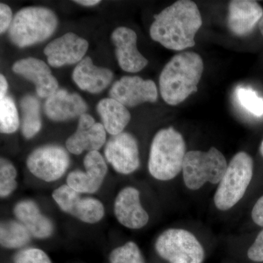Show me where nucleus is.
I'll return each mask as SVG.
<instances>
[{"label":"nucleus","instance_id":"nucleus-6","mask_svg":"<svg viewBox=\"0 0 263 263\" xmlns=\"http://www.w3.org/2000/svg\"><path fill=\"white\" fill-rule=\"evenodd\" d=\"M224 155L215 147L207 152L190 151L183 161V182L191 190H198L205 183L220 182L228 168Z\"/></svg>","mask_w":263,"mask_h":263},{"label":"nucleus","instance_id":"nucleus-24","mask_svg":"<svg viewBox=\"0 0 263 263\" xmlns=\"http://www.w3.org/2000/svg\"><path fill=\"white\" fill-rule=\"evenodd\" d=\"M31 233L19 221H2L0 226V243L7 249H18L27 245Z\"/></svg>","mask_w":263,"mask_h":263},{"label":"nucleus","instance_id":"nucleus-30","mask_svg":"<svg viewBox=\"0 0 263 263\" xmlns=\"http://www.w3.org/2000/svg\"><path fill=\"white\" fill-rule=\"evenodd\" d=\"M248 257L254 262H263V230L256 238L247 252Z\"/></svg>","mask_w":263,"mask_h":263},{"label":"nucleus","instance_id":"nucleus-8","mask_svg":"<svg viewBox=\"0 0 263 263\" xmlns=\"http://www.w3.org/2000/svg\"><path fill=\"white\" fill-rule=\"evenodd\" d=\"M70 164L68 152L57 145L39 147L33 151L27 160L29 172L46 182H53L62 178Z\"/></svg>","mask_w":263,"mask_h":263},{"label":"nucleus","instance_id":"nucleus-33","mask_svg":"<svg viewBox=\"0 0 263 263\" xmlns=\"http://www.w3.org/2000/svg\"><path fill=\"white\" fill-rule=\"evenodd\" d=\"M8 84L3 74L0 75V99L5 98L8 93Z\"/></svg>","mask_w":263,"mask_h":263},{"label":"nucleus","instance_id":"nucleus-11","mask_svg":"<svg viewBox=\"0 0 263 263\" xmlns=\"http://www.w3.org/2000/svg\"><path fill=\"white\" fill-rule=\"evenodd\" d=\"M85 171H72L67 177V185L80 194L97 193L108 174V165L98 151L89 152L84 160Z\"/></svg>","mask_w":263,"mask_h":263},{"label":"nucleus","instance_id":"nucleus-10","mask_svg":"<svg viewBox=\"0 0 263 263\" xmlns=\"http://www.w3.org/2000/svg\"><path fill=\"white\" fill-rule=\"evenodd\" d=\"M104 154L107 162L119 174L129 175L139 168L138 142L130 133L123 132L112 136L105 144Z\"/></svg>","mask_w":263,"mask_h":263},{"label":"nucleus","instance_id":"nucleus-20","mask_svg":"<svg viewBox=\"0 0 263 263\" xmlns=\"http://www.w3.org/2000/svg\"><path fill=\"white\" fill-rule=\"evenodd\" d=\"M114 73L108 68L98 67L89 57H86L74 69L72 80L83 91L91 94L101 92L111 83Z\"/></svg>","mask_w":263,"mask_h":263},{"label":"nucleus","instance_id":"nucleus-32","mask_svg":"<svg viewBox=\"0 0 263 263\" xmlns=\"http://www.w3.org/2000/svg\"><path fill=\"white\" fill-rule=\"evenodd\" d=\"M252 218L255 224L263 227V195L254 204L252 211Z\"/></svg>","mask_w":263,"mask_h":263},{"label":"nucleus","instance_id":"nucleus-21","mask_svg":"<svg viewBox=\"0 0 263 263\" xmlns=\"http://www.w3.org/2000/svg\"><path fill=\"white\" fill-rule=\"evenodd\" d=\"M13 213L19 222L22 223L34 238L46 239L53 234V223L43 215L37 204L32 200H24L18 202L13 209Z\"/></svg>","mask_w":263,"mask_h":263},{"label":"nucleus","instance_id":"nucleus-34","mask_svg":"<svg viewBox=\"0 0 263 263\" xmlns=\"http://www.w3.org/2000/svg\"><path fill=\"white\" fill-rule=\"evenodd\" d=\"M74 3L84 5V6L91 7L98 5L99 3H101V1H98V0H79V1H74Z\"/></svg>","mask_w":263,"mask_h":263},{"label":"nucleus","instance_id":"nucleus-13","mask_svg":"<svg viewBox=\"0 0 263 263\" xmlns=\"http://www.w3.org/2000/svg\"><path fill=\"white\" fill-rule=\"evenodd\" d=\"M88 48L89 43L86 40L74 33L67 32L48 43L43 52L51 67H60L80 62Z\"/></svg>","mask_w":263,"mask_h":263},{"label":"nucleus","instance_id":"nucleus-29","mask_svg":"<svg viewBox=\"0 0 263 263\" xmlns=\"http://www.w3.org/2000/svg\"><path fill=\"white\" fill-rule=\"evenodd\" d=\"M14 263H51V261L41 249L29 248L21 251L15 255Z\"/></svg>","mask_w":263,"mask_h":263},{"label":"nucleus","instance_id":"nucleus-16","mask_svg":"<svg viewBox=\"0 0 263 263\" xmlns=\"http://www.w3.org/2000/svg\"><path fill=\"white\" fill-rule=\"evenodd\" d=\"M112 42L119 67L127 72H138L148 65V61L137 48V34L133 29L118 27L112 33Z\"/></svg>","mask_w":263,"mask_h":263},{"label":"nucleus","instance_id":"nucleus-1","mask_svg":"<svg viewBox=\"0 0 263 263\" xmlns=\"http://www.w3.org/2000/svg\"><path fill=\"white\" fill-rule=\"evenodd\" d=\"M151 26L150 36L164 48L182 51L193 47L202 20L198 7L190 0H179L159 14Z\"/></svg>","mask_w":263,"mask_h":263},{"label":"nucleus","instance_id":"nucleus-18","mask_svg":"<svg viewBox=\"0 0 263 263\" xmlns=\"http://www.w3.org/2000/svg\"><path fill=\"white\" fill-rule=\"evenodd\" d=\"M262 15V8L257 2L233 0L229 5L228 28L235 35H248L259 24Z\"/></svg>","mask_w":263,"mask_h":263},{"label":"nucleus","instance_id":"nucleus-28","mask_svg":"<svg viewBox=\"0 0 263 263\" xmlns=\"http://www.w3.org/2000/svg\"><path fill=\"white\" fill-rule=\"evenodd\" d=\"M237 98L243 108L256 117L263 115V99L256 91L247 88L237 90Z\"/></svg>","mask_w":263,"mask_h":263},{"label":"nucleus","instance_id":"nucleus-9","mask_svg":"<svg viewBox=\"0 0 263 263\" xmlns=\"http://www.w3.org/2000/svg\"><path fill=\"white\" fill-rule=\"evenodd\" d=\"M52 197L62 212L83 222L95 224L105 215V209L101 201L94 197H82L80 193L67 184L56 189Z\"/></svg>","mask_w":263,"mask_h":263},{"label":"nucleus","instance_id":"nucleus-3","mask_svg":"<svg viewBox=\"0 0 263 263\" xmlns=\"http://www.w3.org/2000/svg\"><path fill=\"white\" fill-rule=\"evenodd\" d=\"M186 154V143L179 132L172 127L160 129L151 145L149 174L159 181L174 179L182 171Z\"/></svg>","mask_w":263,"mask_h":263},{"label":"nucleus","instance_id":"nucleus-7","mask_svg":"<svg viewBox=\"0 0 263 263\" xmlns=\"http://www.w3.org/2000/svg\"><path fill=\"white\" fill-rule=\"evenodd\" d=\"M157 254L169 263H202L203 247L193 233L186 230L171 228L157 238Z\"/></svg>","mask_w":263,"mask_h":263},{"label":"nucleus","instance_id":"nucleus-19","mask_svg":"<svg viewBox=\"0 0 263 263\" xmlns=\"http://www.w3.org/2000/svg\"><path fill=\"white\" fill-rule=\"evenodd\" d=\"M87 104L80 95L58 89L46 100L45 112L54 122H65L86 113Z\"/></svg>","mask_w":263,"mask_h":263},{"label":"nucleus","instance_id":"nucleus-2","mask_svg":"<svg viewBox=\"0 0 263 263\" xmlns=\"http://www.w3.org/2000/svg\"><path fill=\"white\" fill-rule=\"evenodd\" d=\"M203 69L201 57L195 52L184 51L173 57L160 76V94L164 101L177 105L197 92Z\"/></svg>","mask_w":263,"mask_h":263},{"label":"nucleus","instance_id":"nucleus-17","mask_svg":"<svg viewBox=\"0 0 263 263\" xmlns=\"http://www.w3.org/2000/svg\"><path fill=\"white\" fill-rule=\"evenodd\" d=\"M13 70L35 85L36 92L40 98H49L59 89L58 81L42 60L33 57L22 59L15 62Z\"/></svg>","mask_w":263,"mask_h":263},{"label":"nucleus","instance_id":"nucleus-36","mask_svg":"<svg viewBox=\"0 0 263 263\" xmlns=\"http://www.w3.org/2000/svg\"><path fill=\"white\" fill-rule=\"evenodd\" d=\"M259 152H260L261 155L263 157V140L261 143L260 147H259Z\"/></svg>","mask_w":263,"mask_h":263},{"label":"nucleus","instance_id":"nucleus-12","mask_svg":"<svg viewBox=\"0 0 263 263\" xmlns=\"http://www.w3.org/2000/svg\"><path fill=\"white\" fill-rule=\"evenodd\" d=\"M109 95L124 106L135 107L146 102L155 103L158 91L153 81L144 80L139 76H124L114 83Z\"/></svg>","mask_w":263,"mask_h":263},{"label":"nucleus","instance_id":"nucleus-26","mask_svg":"<svg viewBox=\"0 0 263 263\" xmlns=\"http://www.w3.org/2000/svg\"><path fill=\"white\" fill-rule=\"evenodd\" d=\"M17 171L11 162L2 157L0 160V196L7 197L15 191L18 186L16 182Z\"/></svg>","mask_w":263,"mask_h":263},{"label":"nucleus","instance_id":"nucleus-27","mask_svg":"<svg viewBox=\"0 0 263 263\" xmlns=\"http://www.w3.org/2000/svg\"><path fill=\"white\" fill-rule=\"evenodd\" d=\"M110 261V263H144L139 247L133 241L114 249Z\"/></svg>","mask_w":263,"mask_h":263},{"label":"nucleus","instance_id":"nucleus-23","mask_svg":"<svg viewBox=\"0 0 263 263\" xmlns=\"http://www.w3.org/2000/svg\"><path fill=\"white\" fill-rule=\"evenodd\" d=\"M22 122V131L24 138L30 139L36 136L42 127L41 103L35 97L27 95L21 100Z\"/></svg>","mask_w":263,"mask_h":263},{"label":"nucleus","instance_id":"nucleus-14","mask_svg":"<svg viewBox=\"0 0 263 263\" xmlns=\"http://www.w3.org/2000/svg\"><path fill=\"white\" fill-rule=\"evenodd\" d=\"M106 130L103 124L95 122L87 114L79 117L75 133L67 138L66 148L72 155H81L85 151L100 149L106 142Z\"/></svg>","mask_w":263,"mask_h":263},{"label":"nucleus","instance_id":"nucleus-22","mask_svg":"<svg viewBox=\"0 0 263 263\" xmlns=\"http://www.w3.org/2000/svg\"><path fill=\"white\" fill-rule=\"evenodd\" d=\"M105 130L112 136L123 133L130 122L131 114L127 107L115 99L104 98L97 105Z\"/></svg>","mask_w":263,"mask_h":263},{"label":"nucleus","instance_id":"nucleus-31","mask_svg":"<svg viewBox=\"0 0 263 263\" xmlns=\"http://www.w3.org/2000/svg\"><path fill=\"white\" fill-rule=\"evenodd\" d=\"M13 13L8 5L0 4V33L3 34L9 29L10 24L13 22Z\"/></svg>","mask_w":263,"mask_h":263},{"label":"nucleus","instance_id":"nucleus-15","mask_svg":"<svg viewBox=\"0 0 263 263\" xmlns=\"http://www.w3.org/2000/svg\"><path fill=\"white\" fill-rule=\"evenodd\" d=\"M114 214L118 221L125 228L139 230L149 221V216L143 209L140 192L133 186L122 189L114 202Z\"/></svg>","mask_w":263,"mask_h":263},{"label":"nucleus","instance_id":"nucleus-35","mask_svg":"<svg viewBox=\"0 0 263 263\" xmlns=\"http://www.w3.org/2000/svg\"><path fill=\"white\" fill-rule=\"evenodd\" d=\"M258 27L259 31H260L261 34H262V35L263 36V15L262 18H261L260 21H259Z\"/></svg>","mask_w":263,"mask_h":263},{"label":"nucleus","instance_id":"nucleus-4","mask_svg":"<svg viewBox=\"0 0 263 263\" xmlns=\"http://www.w3.org/2000/svg\"><path fill=\"white\" fill-rule=\"evenodd\" d=\"M58 19L51 10L28 7L19 10L8 29V37L15 46L28 47L43 42L57 29Z\"/></svg>","mask_w":263,"mask_h":263},{"label":"nucleus","instance_id":"nucleus-5","mask_svg":"<svg viewBox=\"0 0 263 263\" xmlns=\"http://www.w3.org/2000/svg\"><path fill=\"white\" fill-rule=\"evenodd\" d=\"M253 170V160L247 152H238L232 158L214 197L219 210H230L241 200L252 181Z\"/></svg>","mask_w":263,"mask_h":263},{"label":"nucleus","instance_id":"nucleus-25","mask_svg":"<svg viewBox=\"0 0 263 263\" xmlns=\"http://www.w3.org/2000/svg\"><path fill=\"white\" fill-rule=\"evenodd\" d=\"M20 126L18 112L14 100L10 96L0 99V131L4 134H12Z\"/></svg>","mask_w":263,"mask_h":263}]
</instances>
